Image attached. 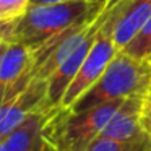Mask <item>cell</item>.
Wrapping results in <instances>:
<instances>
[{"instance_id":"6da1fadb","label":"cell","mask_w":151,"mask_h":151,"mask_svg":"<svg viewBox=\"0 0 151 151\" xmlns=\"http://www.w3.org/2000/svg\"><path fill=\"white\" fill-rule=\"evenodd\" d=\"M102 10L104 4L93 0L29 5L24 15L18 20L15 42H21L29 50H33L75 24L96 20Z\"/></svg>"},{"instance_id":"7a4b0ae2","label":"cell","mask_w":151,"mask_h":151,"mask_svg":"<svg viewBox=\"0 0 151 151\" xmlns=\"http://www.w3.org/2000/svg\"><path fill=\"white\" fill-rule=\"evenodd\" d=\"M151 85V60H141L119 50L109 62L99 80L80 96L70 107L72 112H80L94 106L115 99H125L140 94Z\"/></svg>"},{"instance_id":"3957f363","label":"cell","mask_w":151,"mask_h":151,"mask_svg":"<svg viewBox=\"0 0 151 151\" xmlns=\"http://www.w3.org/2000/svg\"><path fill=\"white\" fill-rule=\"evenodd\" d=\"M151 17V0H122L99 15V31L112 37L119 50Z\"/></svg>"},{"instance_id":"277c9868","label":"cell","mask_w":151,"mask_h":151,"mask_svg":"<svg viewBox=\"0 0 151 151\" xmlns=\"http://www.w3.org/2000/svg\"><path fill=\"white\" fill-rule=\"evenodd\" d=\"M117 52H119V47L115 46L112 37L107 36V34H102L98 29L96 39L93 42L91 49H89L88 55L83 60L78 73L72 80V83L68 85L65 94H63L62 101H60V107H63V109L72 107L80 99V96L83 93H86L99 80V76L104 73L109 62L114 59V55Z\"/></svg>"},{"instance_id":"5b68a950","label":"cell","mask_w":151,"mask_h":151,"mask_svg":"<svg viewBox=\"0 0 151 151\" xmlns=\"http://www.w3.org/2000/svg\"><path fill=\"white\" fill-rule=\"evenodd\" d=\"M33 78V52L21 42H10L0 54V102L20 94Z\"/></svg>"},{"instance_id":"8992f818","label":"cell","mask_w":151,"mask_h":151,"mask_svg":"<svg viewBox=\"0 0 151 151\" xmlns=\"http://www.w3.org/2000/svg\"><path fill=\"white\" fill-rule=\"evenodd\" d=\"M42 107H50L47 102V81L33 78L20 94L0 102V141L13 132L28 115Z\"/></svg>"},{"instance_id":"52a82bcc","label":"cell","mask_w":151,"mask_h":151,"mask_svg":"<svg viewBox=\"0 0 151 151\" xmlns=\"http://www.w3.org/2000/svg\"><path fill=\"white\" fill-rule=\"evenodd\" d=\"M55 107H42L28 115L0 141V151H44L46 125Z\"/></svg>"},{"instance_id":"ba28073f","label":"cell","mask_w":151,"mask_h":151,"mask_svg":"<svg viewBox=\"0 0 151 151\" xmlns=\"http://www.w3.org/2000/svg\"><path fill=\"white\" fill-rule=\"evenodd\" d=\"M98 29H99V17L96 18L94 26L89 31L88 36L85 37V41H83V42L76 47L75 52L70 54V55L59 65V68L47 78V102H49L50 107H59L60 106V101H62L67 88H68V85L72 83V80L75 78V75L78 73L83 60L86 59L93 42H94Z\"/></svg>"},{"instance_id":"9c48e42d","label":"cell","mask_w":151,"mask_h":151,"mask_svg":"<svg viewBox=\"0 0 151 151\" xmlns=\"http://www.w3.org/2000/svg\"><path fill=\"white\" fill-rule=\"evenodd\" d=\"M145 93L125 98L122 106L101 132L102 137H109L114 140H132L143 133H148L143 125Z\"/></svg>"},{"instance_id":"30bf717a","label":"cell","mask_w":151,"mask_h":151,"mask_svg":"<svg viewBox=\"0 0 151 151\" xmlns=\"http://www.w3.org/2000/svg\"><path fill=\"white\" fill-rule=\"evenodd\" d=\"M86 151H151V137L143 133L132 140H114L99 135L89 143Z\"/></svg>"},{"instance_id":"8fae6325","label":"cell","mask_w":151,"mask_h":151,"mask_svg":"<svg viewBox=\"0 0 151 151\" xmlns=\"http://www.w3.org/2000/svg\"><path fill=\"white\" fill-rule=\"evenodd\" d=\"M125 54L141 60H151V17L146 23L141 26V29L132 37V41L125 47H122Z\"/></svg>"},{"instance_id":"7c38bea8","label":"cell","mask_w":151,"mask_h":151,"mask_svg":"<svg viewBox=\"0 0 151 151\" xmlns=\"http://www.w3.org/2000/svg\"><path fill=\"white\" fill-rule=\"evenodd\" d=\"M31 0H0V18L4 20H18L24 15Z\"/></svg>"},{"instance_id":"4fadbf2b","label":"cell","mask_w":151,"mask_h":151,"mask_svg":"<svg viewBox=\"0 0 151 151\" xmlns=\"http://www.w3.org/2000/svg\"><path fill=\"white\" fill-rule=\"evenodd\" d=\"M18 20H4V18H0V44L15 42V29H17Z\"/></svg>"},{"instance_id":"5bb4252c","label":"cell","mask_w":151,"mask_h":151,"mask_svg":"<svg viewBox=\"0 0 151 151\" xmlns=\"http://www.w3.org/2000/svg\"><path fill=\"white\" fill-rule=\"evenodd\" d=\"M143 125L151 137V85L145 93V106H143Z\"/></svg>"},{"instance_id":"9a60e30c","label":"cell","mask_w":151,"mask_h":151,"mask_svg":"<svg viewBox=\"0 0 151 151\" xmlns=\"http://www.w3.org/2000/svg\"><path fill=\"white\" fill-rule=\"evenodd\" d=\"M57 2H70V0H31V5H37V4H57Z\"/></svg>"},{"instance_id":"2e32d148","label":"cell","mask_w":151,"mask_h":151,"mask_svg":"<svg viewBox=\"0 0 151 151\" xmlns=\"http://www.w3.org/2000/svg\"><path fill=\"white\" fill-rule=\"evenodd\" d=\"M44 151H57V150H55V146H54V145L50 143V141L47 140V138H46V145H44Z\"/></svg>"},{"instance_id":"e0dca14e","label":"cell","mask_w":151,"mask_h":151,"mask_svg":"<svg viewBox=\"0 0 151 151\" xmlns=\"http://www.w3.org/2000/svg\"><path fill=\"white\" fill-rule=\"evenodd\" d=\"M7 46H8V44H0V54L4 52V49H5V47H7Z\"/></svg>"},{"instance_id":"ac0fdd59","label":"cell","mask_w":151,"mask_h":151,"mask_svg":"<svg viewBox=\"0 0 151 151\" xmlns=\"http://www.w3.org/2000/svg\"><path fill=\"white\" fill-rule=\"evenodd\" d=\"M93 2H99V4H104L106 5V2H107V0H93Z\"/></svg>"},{"instance_id":"d6986e66","label":"cell","mask_w":151,"mask_h":151,"mask_svg":"<svg viewBox=\"0 0 151 151\" xmlns=\"http://www.w3.org/2000/svg\"><path fill=\"white\" fill-rule=\"evenodd\" d=\"M55 150H57V148H55ZM57 151H59V150H57Z\"/></svg>"}]
</instances>
